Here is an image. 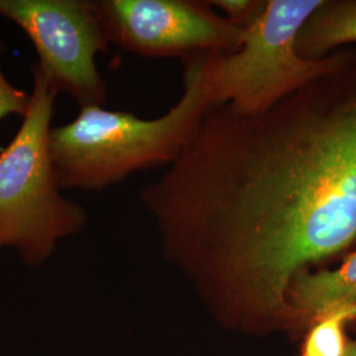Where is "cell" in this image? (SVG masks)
Instances as JSON below:
<instances>
[{"label": "cell", "instance_id": "cell-1", "mask_svg": "<svg viewBox=\"0 0 356 356\" xmlns=\"http://www.w3.org/2000/svg\"><path fill=\"white\" fill-rule=\"evenodd\" d=\"M140 201L202 288L288 314L297 275L356 242V49L264 113L210 106Z\"/></svg>", "mask_w": 356, "mask_h": 356}, {"label": "cell", "instance_id": "cell-2", "mask_svg": "<svg viewBox=\"0 0 356 356\" xmlns=\"http://www.w3.org/2000/svg\"><path fill=\"white\" fill-rule=\"evenodd\" d=\"M211 106L206 56L184 61V91L165 114L141 119L103 106L79 108L76 119L51 127V161L60 188L102 191L136 172L176 161Z\"/></svg>", "mask_w": 356, "mask_h": 356}, {"label": "cell", "instance_id": "cell-3", "mask_svg": "<svg viewBox=\"0 0 356 356\" xmlns=\"http://www.w3.org/2000/svg\"><path fill=\"white\" fill-rule=\"evenodd\" d=\"M31 103L13 140L0 149V251H16L28 267L42 266L60 242L85 229L82 204L63 195L49 136L60 91L38 64L31 66Z\"/></svg>", "mask_w": 356, "mask_h": 356}, {"label": "cell", "instance_id": "cell-4", "mask_svg": "<svg viewBox=\"0 0 356 356\" xmlns=\"http://www.w3.org/2000/svg\"><path fill=\"white\" fill-rule=\"evenodd\" d=\"M322 0H267L252 26L244 29L232 53L206 56L211 106L229 104L244 114H260L327 73L346 58L348 48L321 60L297 51V38Z\"/></svg>", "mask_w": 356, "mask_h": 356}, {"label": "cell", "instance_id": "cell-5", "mask_svg": "<svg viewBox=\"0 0 356 356\" xmlns=\"http://www.w3.org/2000/svg\"><path fill=\"white\" fill-rule=\"evenodd\" d=\"M0 15L19 26L38 51V64L79 108L103 106L107 86L97 56L108 40L92 0H0Z\"/></svg>", "mask_w": 356, "mask_h": 356}, {"label": "cell", "instance_id": "cell-6", "mask_svg": "<svg viewBox=\"0 0 356 356\" xmlns=\"http://www.w3.org/2000/svg\"><path fill=\"white\" fill-rule=\"evenodd\" d=\"M104 35L123 51L181 58L236 51L244 29L206 0H92Z\"/></svg>", "mask_w": 356, "mask_h": 356}, {"label": "cell", "instance_id": "cell-7", "mask_svg": "<svg viewBox=\"0 0 356 356\" xmlns=\"http://www.w3.org/2000/svg\"><path fill=\"white\" fill-rule=\"evenodd\" d=\"M288 314L316 319L341 307L356 305V251L330 270L297 275L288 291Z\"/></svg>", "mask_w": 356, "mask_h": 356}, {"label": "cell", "instance_id": "cell-8", "mask_svg": "<svg viewBox=\"0 0 356 356\" xmlns=\"http://www.w3.org/2000/svg\"><path fill=\"white\" fill-rule=\"evenodd\" d=\"M356 44V0H322L297 38V51L321 60Z\"/></svg>", "mask_w": 356, "mask_h": 356}, {"label": "cell", "instance_id": "cell-9", "mask_svg": "<svg viewBox=\"0 0 356 356\" xmlns=\"http://www.w3.org/2000/svg\"><path fill=\"white\" fill-rule=\"evenodd\" d=\"M355 306L341 307L316 319L304 346L305 356H344L348 342L344 325L354 318Z\"/></svg>", "mask_w": 356, "mask_h": 356}, {"label": "cell", "instance_id": "cell-10", "mask_svg": "<svg viewBox=\"0 0 356 356\" xmlns=\"http://www.w3.org/2000/svg\"><path fill=\"white\" fill-rule=\"evenodd\" d=\"M209 3L229 23L242 29L252 26L267 6V0H210Z\"/></svg>", "mask_w": 356, "mask_h": 356}, {"label": "cell", "instance_id": "cell-11", "mask_svg": "<svg viewBox=\"0 0 356 356\" xmlns=\"http://www.w3.org/2000/svg\"><path fill=\"white\" fill-rule=\"evenodd\" d=\"M3 54H4V42L0 38V120L10 115H19L23 118L29 108L31 94L13 86V83L7 79L1 66Z\"/></svg>", "mask_w": 356, "mask_h": 356}, {"label": "cell", "instance_id": "cell-12", "mask_svg": "<svg viewBox=\"0 0 356 356\" xmlns=\"http://www.w3.org/2000/svg\"><path fill=\"white\" fill-rule=\"evenodd\" d=\"M344 356H356V342H348Z\"/></svg>", "mask_w": 356, "mask_h": 356}, {"label": "cell", "instance_id": "cell-13", "mask_svg": "<svg viewBox=\"0 0 356 356\" xmlns=\"http://www.w3.org/2000/svg\"><path fill=\"white\" fill-rule=\"evenodd\" d=\"M351 322H353V323H355V326H356V305H355V313H354V318H353V321H351Z\"/></svg>", "mask_w": 356, "mask_h": 356}, {"label": "cell", "instance_id": "cell-14", "mask_svg": "<svg viewBox=\"0 0 356 356\" xmlns=\"http://www.w3.org/2000/svg\"><path fill=\"white\" fill-rule=\"evenodd\" d=\"M302 356H305V355H302Z\"/></svg>", "mask_w": 356, "mask_h": 356}]
</instances>
